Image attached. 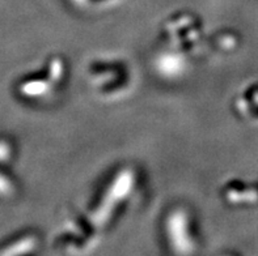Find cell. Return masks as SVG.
Listing matches in <instances>:
<instances>
[{
  "instance_id": "cell-1",
  "label": "cell",
  "mask_w": 258,
  "mask_h": 256,
  "mask_svg": "<svg viewBox=\"0 0 258 256\" xmlns=\"http://www.w3.org/2000/svg\"><path fill=\"white\" fill-rule=\"evenodd\" d=\"M11 191V183L4 178L3 175H0V195H7Z\"/></svg>"
},
{
  "instance_id": "cell-2",
  "label": "cell",
  "mask_w": 258,
  "mask_h": 256,
  "mask_svg": "<svg viewBox=\"0 0 258 256\" xmlns=\"http://www.w3.org/2000/svg\"><path fill=\"white\" fill-rule=\"evenodd\" d=\"M8 156V146L4 143H0V161Z\"/></svg>"
}]
</instances>
